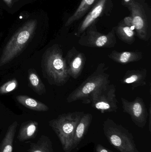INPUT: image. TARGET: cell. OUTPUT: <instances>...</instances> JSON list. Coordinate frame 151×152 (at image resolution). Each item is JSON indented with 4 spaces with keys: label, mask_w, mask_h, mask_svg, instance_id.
Listing matches in <instances>:
<instances>
[{
    "label": "cell",
    "mask_w": 151,
    "mask_h": 152,
    "mask_svg": "<svg viewBox=\"0 0 151 152\" xmlns=\"http://www.w3.org/2000/svg\"><path fill=\"white\" fill-rule=\"evenodd\" d=\"M43 70L50 84L62 86L70 77L63 52L58 45H52L45 52L43 58Z\"/></svg>",
    "instance_id": "obj_1"
},
{
    "label": "cell",
    "mask_w": 151,
    "mask_h": 152,
    "mask_svg": "<svg viewBox=\"0 0 151 152\" xmlns=\"http://www.w3.org/2000/svg\"><path fill=\"white\" fill-rule=\"evenodd\" d=\"M84 113L82 111L63 113L49 122V125L58 137L64 152L72 151L75 129Z\"/></svg>",
    "instance_id": "obj_2"
},
{
    "label": "cell",
    "mask_w": 151,
    "mask_h": 152,
    "mask_svg": "<svg viewBox=\"0 0 151 152\" xmlns=\"http://www.w3.org/2000/svg\"><path fill=\"white\" fill-rule=\"evenodd\" d=\"M107 70V67L104 63H100L91 75L69 94L66 102L72 103L81 100L82 103L90 104V97L92 93L110 83V75L106 73Z\"/></svg>",
    "instance_id": "obj_3"
},
{
    "label": "cell",
    "mask_w": 151,
    "mask_h": 152,
    "mask_svg": "<svg viewBox=\"0 0 151 152\" xmlns=\"http://www.w3.org/2000/svg\"><path fill=\"white\" fill-rule=\"evenodd\" d=\"M105 135L109 142L120 152H139L132 134L121 125L110 118L103 124Z\"/></svg>",
    "instance_id": "obj_4"
},
{
    "label": "cell",
    "mask_w": 151,
    "mask_h": 152,
    "mask_svg": "<svg viewBox=\"0 0 151 152\" xmlns=\"http://www.w3.org/2000/svg\"><path fill=\"white\" fill-rule=\"evenodd\" d=\"M33 23L24 26L12 36L3 50L0 57V66H3L15 58L27 43L34 31Z\"/></svg>",
    "instance_id": "obj_5"
},
{
    "label": "cell",
    "mask_w": 151,
    "mask_h": 152,
    "mask_svg": "<svg viewBox=\"0 0 151 152\" xmlns=\"http://www.w3.org/2000/svg\"><path fill=\"white\" fill-rule=\"evenodd\" d=\"M116 92L113 84H106L92 93L90 97V104L102 113L116 112L118 109Z\"/></svg>",
    "instance_id": "obj_6"
},
{
    "label": "cell",
    "mask_w": 151,
    "mask_h": 152,
    "mask_svg": "<svg viewBox=\"0 0 151 152\" xmlns=\"http://www.w3.org/2000/svg\"><path fill=\"white\" fill-rule=\"evenodd\" d=\"M115 34V28L105 34L98 31L94 24L82 34L78 43L82 46L90 48H113L117 43Z\"/></svg>",
    "instance_id": "obj_7"
},
{
    "label": "cell",
    "mask_w": 151,
    "mask_h": 152,
    "mask_svg": "<svg viewBox=\"0 0 151 152\" xmlns=\"http://www.w3.org/2000/svg\"><path fill=\"white\" fill-rule=\"evenodd\" d=\"M128 7L131 11L133 26L138 38L145 42L149 41L150 32L143 7L136 0H131L128 4Z\"/></svg>",
    "instance_id": "obj_8"
},
{
    "label": "cell",
    "mask_w": 151,
    "mask_h": 152,
    "mask_svg": "<svg viewBox=\"0 0 151 152\" xmlns=\"http://www.w3.org/2000/svg\"><path fill=\"white\" fill-rule=\"evenodd\" d=\"M123 112L131 117L134 123L141 128H143L148 119V112L142 98L137 97L134 101H129L121 97Z\"/></svg>",
    "instance_id": "obj_9"
},
{
    "label": "cell",
    "mask_w": 151,
    "mask_h": 152,
    "mask_svg": "<svg viewBox=\"0 0 151 152\" xmlns=\"http://www.w3.org/2000/svg\"><path fill=\"white\" fill-rule=\"evenodd\" d=\"M68 74L70 77L77 79L81 75L86 63L85 54L78 51L75 47H72L65 58Z\"/></svg>",
    "instance_id": "obj_10"
},
{
    "label": "cell",
    "mask_w": 151,
    "mask_h": 152,
    "mask_svg": "<svg viewBox=\"0 0 151 152\" xmlns=\"http://www.w3.org/2000/svg\"><path fill=\"white\" fill-rule=\"evenodd\" d=\"M106 2L107 0H98L97 1L92 10L80 24L77 32V36L81 35L87 28L95 24L97 19L100 17L103 11Z\"/></svg>",
    "instance_id": "obj_11"
},
{
    "label": "cell",
    "mask_w": 151,
    "mask_h": 152,
    "mask_svg": "<svg viewBox=\"0 0 151 152\" xmlns=\"http://www.w3.org/2000/svg\"><path fill=\"white\" fill-rule=\"evenodd\" d=\"M147 71L145 69L128 70L121 80L122 84L131 85L132 90L146 85Z\"/></svg>",
    "instance_id": "obj_12"
},
{
    "label": "cell",
    "mask_w": 151,
    "mask_h": 152,
    "mask_svg": "<svg viewBox=\"0 0 151 152\" xmlns=\"http://www.w3.org/2000/svg\"><path fill=\"white\" fill-rule=\"evenodd\" d=\"M108 56L114 62L126 64L139 61L142 59L143 54L140 51L118 52L113 50Z\"/></svg>",
    "instance_id": "obj_13"
},
{
    "label": "cell",
    "mask_w": 151,
    "mask_h": 152,
    "mask_svg": "<svg viewBox=\"0 0 151 152\" xmlns=\"http://www.w3.org/2000/svg\"><path fill=\"white\" fill-rule=\"evenodd\" d=\"M93 116L90 113H84L76 127L73 142V150L77 147L84 138L91 124Z\"/></svg>",
    "instance_id": "obj_14"
},
{
    "label": "cell",
    "mask_w": 151,
    "mask_h": 152,
    "mask_svg": "<svg viewBox=\"0 0 151 152\" xmlns=\"http://www.w3.org/2000/svg\"><path fill=\"white\" fill-rule=\"evenodd\" d=\"M115 34L121 41L127 44H133L135 41L134 29L122 21L115 28Z\"/></svg>",
    "instance_id": "obj_15"
},
{
    "label": "cell",
    "mask_w": 151,
    "mask_h": 152,
    "mask_svg": "<svg viewBox=\"0 0 151 152\" xmlns=\"http://www.w3.org/2000/svg\"><path fill=\"white\" fill-rule=\"evenodd\" d=\"M16 99L20 104L30 110L42 112L47 111L49 110L46 104L27 96H17Z\"/></svg>",
    "instance_id": "obj_16"
},
{
    "label": "cell",
    "mask_w": 151,
    "mask_h": 152,
    "mask_svg": "<svg viewBox=\"0 0 151 152\" xmlns=\"http://www.w3.org/2000/svg\"><path fill=\"white\" fill-rule=\"evenodd\" d=\"M38 123L35 121H28L23 124L18 136V139L20 142L33 138L36 134Z\"/></svg>",
    "instance_id": "obj_17"
},
{
    "label": "cell",
    "mask_w": 151,
    "mask_h": 152,
    "mask_svg": "<svg viewBox=\"0 0 151 152\" xmlns=\"http://www.w3.org/2000/svg\"><path fill=\"white\" fill-rule=\"evenodd\" d=\"M17 125V121H15L9 126L0 145V152H12L13 140Z\"/></svg>",
    "instance_id": "obj_18"
},
{
    "label": "cell",
    "mask_w": 151,
    "mask_h": 152,
    "mask_svg": "<svg viewBox=\"0 0 151 152\" xmlns=\"http://www.w3.org/2000/svg\"><path fill=\"white\" fill-rule=\"evenodd\" d=\"M97 0H82L78 9L72 15L68 18L66 26H71L75 21L81 18Z\"/></svg>",
    "instance_id": "obj_19"
},
{
    "label": "cell",
    "mask_w": 151,
    "mask_h": 152,
    "mask_svg": "<svg viewBox=\"0 0 151 152\" xmlns=\"http://www.w3.org/2000/svg\"><path fill=\"white\" fill-rule=\"evenodd\" d=\"M30 152H53L51 142L48 138L42 136L38 142L32 146Z\"/></svg>",
    "instance_id": "obj_20"
},
{
    "label": "cell",
    "mask_w": 151,
    "mask_h": 152,
    "mask_svg": "<svg viewBox=\"0 0 151 152\" xmlns=\"http://www.w3.org/2000/svg\"><path fill=\"white\" fill-rule=\"evenodd\" d=\"M29 83L38 94H44L46 93L45 86L36 73L32 71L28 73Z\"/></svg>",
    "instance_id": "obj_21"
},
{
    "label": "cell",
    "mask_w": 151,
    "mask_h": 152,
    "mask_svg": "<svg viewBox=\"0 0 151 152\" xmlns=\"http://www.w3.org/2000/svg\"><path fill=\"white\" fill-rule=\"evenodd\" d=\"M18 86L16 79L12 80L4 84L0 87V94H5L14 90Z\"/></svg>",
    "instance_id": "obj_22"
},
{
    "label": "cell",
    "mask_w": 151,
    "mask_h": 152,
    "mask_svg": "<svg viewBox=\"0 0 151 152\" xmlns=\"http://www.w3.org/2000/svg\"><path fill=\"white\" fill-rule=\"evenodd\" d=\"M123 23L126 24L127 26L130 27L132 28L133 29H134V27L133 26V19H132V17H126L124 19L122 20Z\"/></svg>",
    "instance_id": "obj_23"
},
{
    "label": "cell",
    "mask_w": 151,
    "mask_h": 152,
    "mask_svg": "<svg viewBox=\"0 0 151 152\" xmlns=\"http://www.w3.org/2000/svg\"><path fill=\"white\" fill-rule=\"evenodd\" d=\"M96 152H113L104 147L101 144H98L96 148Z\"/></svg>",
    "instance_id": "obj_24"
},
{
    "label": "cell",
    "mask_w": 151,
    "mask_h": 152,
    "mask_svg": "<svg viewBox=\"0 0 151 152\" xmlns=\"http://www.w3.org/2000/svg\"><path fill=\"white\" fill-rule=\"evenodd\" d=\"M149 120V130L150 132L151 131V102H150V108H149V112H148V118Z\"/></svg>",
    "instance_id": "obj_25"
},
{
    "label": "cell",
    "mask_w": 151,
    "mask_h": 152,
    "mask_svg": "<svg viewBox=\"0 0 151 152\" xmlns=\"http://www.w3.org/2000/svg\"><path fill=\"white\" fill-rule=\"evenodd\" d=\"M130 1H131V0H124L125 2L128 3H129V2H130Z\"/></svg>",
    "instance_id": "obj_26"
},
{
    "label": "cell",
    "mask_w": 151,
    "mask_h": 152,
    "mask_svg": "<svg viewBox=\"0 0 151 152\" xmlns=\"http://www.w3.org/2000/svg\"><path fill=\"white\" fill-rule=\"evenodd\" d=\"M6 1L8 2H10L11 1V0H5Z\"/></svg>",
    "instance_id": "obj_27"
}]
</instances>
